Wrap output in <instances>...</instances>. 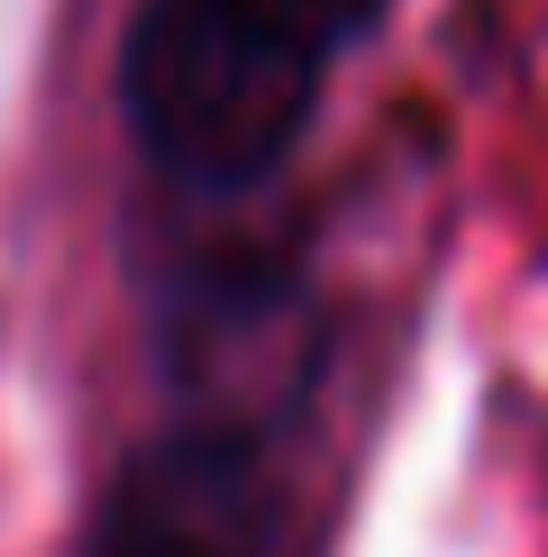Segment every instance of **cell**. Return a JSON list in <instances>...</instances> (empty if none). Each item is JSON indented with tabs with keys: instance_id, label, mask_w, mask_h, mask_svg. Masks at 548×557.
I'll return each instance as SVG.
<instances>
[{
	"instance_id": "6da1fadb",
	"label": "cell",
	"mask_w": 548,
	"mask_h": 557,
	"mask_svg": "<svg viewBox=\"0 0 548 557\" xmlns=\"http://www.w3.org/2000/svg\"><path fill=\"white\" fill-rule=\"evenodd\" d=\"M375 10L384 0H137L120 46L137 156L183 193L265 183Z\"/></svg>"
},
{
	"instance_id": "7a4b0ae2",
	"label": "cell",
	"mask_w": 548,
	"mask_h": 557,
	"mask_svg": "<svg viewBox=\"0 0 548 557\" xmlns=\"http://www.w3.org/2000/svg\"><path fill=\"white\" fill-rule=\"evenodd\" d=\"M284 503L265 484L257 438L174 430L110 484L91 557H284Z\"/></svg>"
}]
</instances>
